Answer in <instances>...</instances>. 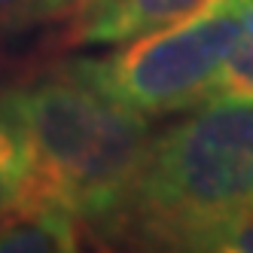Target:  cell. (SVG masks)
I'll list each match as a JSON object with an SVG mask.
<instances>
[{
	"mask_svg": "<svg viewBox=\"0 0 253 253\" xmlns=\"http://www.w3.org/2000/svg\"><path fill=\"white\" fill-rule=\"evenodd\" d=\"M0 116L22 143L28 198L64 205L95 241H104L147 153V116L67 64L0 88Z\"/></svg>",
	"mask_w": 253,
	"mask_h": 253,
	"instance_id": "obj_1",
	"label": "cell"
},
{
	"mask_svg": "<svg viewBox=\"0 0 253 253\" xmlns=\"http://www.w3.org/2000/svg\"><path fill=\"white\" fill-rule=\"evenodd\" d=\"M253 208V104H205L150 134L101 244L177 250L192 229Z\"/></svg>",
	"mask_w": 253,
	"mask_h": 253,
	"instance_id": "obj_2",
	"label": "cell"
},
{
	"mask_svg": "<svg viewBox=\"0 0 253 253\" xmlns=\"http://www.w3.org/2000/svg\"><path fill=\"white\" fill-rule=\"evenodd\" d=\"M250 31L253 0H208L174 25L67 67L147 119L168 116L202 107L213 74Z\"/></svg>",
	"mask_w": 253,
	"mask_h": 253,
	"instance_id": "obj_3",
	"label": "cell"
},
{
	"mask_svg": "<svg viewBox=\"0 0 253 253\" xmlns=\"http://www.w3.org/2000/svg\"><path fill=\"white\" fill-rule=\"evenodd\" d=\"M208 0H74L61 46H119L192 15Z\"/></svg>",
	"mask_w": 253,
	"mask_h": 253,
	"instance_id": "obj_4",
	"label": "cell"
},
{
	"mask_svg": "<svg viewBox=\"0 0 253 253\" xmlns=\"http://www.w3.org/2000/svg\"><path fill=\"white\" fill-rule=\"evenodd\" d=\"M83 223L49 198L25 202L0 216V253H70L80 247Z\"/></svg>",
	"mask_w": 253,
	"mask_h": 253,
	"instance_id": "obj_5",
	"label": "cell"
},
{
	"mask_svg": "<svg viewBox=\"0 0 253 253\" xmlns=\"http://www.w3.org/2000/svg\"><path fill=\"white\" fill-rule=\"evenodd\" d=\"M205 104H253V31L235 46L213 74Z\"/></svg>",
	"mask_w": 253,
	"mask_h": 253,
	"instance_id": "obj_6",
	"label": "cell"
},
{
	"mask_svg": "<svg viewBox=\"0 0 253 253\" xmlns=\"http://www.w3.org/2000/svg\"><path fill=\"white\" fill-rule=\"evenodd\" d=\"M177 250H205V253H253V208L238 211L223 220H213L202 229L183 235Z\"/></svg>",
	"mask_w": 253,
	"mask_h": 253,
	"instance_id": "obj_7",
	"label": "cell"
},
{
	"mask_svg": "<svg viewBox=\"0 0 253 253\" xmlns=\"http://www.w3.org/2000/svg\"><path fill=\"white\" fill-rule=\"evenodd\" d=\"M31 192L28 180V162L22 153V143L15 131L0 116V216L15 211Z\"/></svg>",
	"mask_w": 253,
	"mask_h": 253,
	"instance_id": "obj_8",
	"label": "cell"
},
{
	"mask_svg": "<svg viewBox=\"0 0 253 253\" xmlns=\"http://www.w3.org/2000/svg\"><path fill=\"white\" fill-rule=\"evenodd\" d=\"M74 0H0V31L43 19H61Z\"/></svg>",
	"mask_w": 253,
	"mask_h": 253,
	"instance_id": "obj_9",
	"label": "cell"
}]
</instances>
